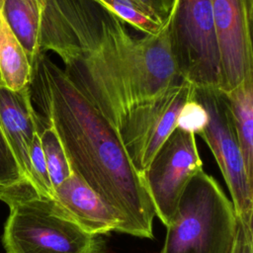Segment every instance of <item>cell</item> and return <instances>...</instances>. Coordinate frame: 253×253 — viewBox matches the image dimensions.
I'll return each instance as SVG.
<instances>
[{"label":"cell","instance_id":"9a60e30c","mask_svg":"<svg viewBox=\"0 0 253 253\" xmlns=\"http://www.w3.org/2000/svg\"><path fill=\"white\" fill-rule=\"evenodd\" d=\"M120 17L125 23L144 35L157 34L164 23L139 0H96Z\"/></svg>","mask_w":253,"mask_h":253},{"label":"cell","instance_id":"5b68a950","mask_svg":"<svg viewBox=\"0 0 253 253\" xmlns=\"http://www.w3.org/2000/svg\"><path fill=\"white\" fill-rule=\"evenodd\" d=\"M165 24L179 77L197 89H218L220 54L211 0H172Z\"/></svg>","mask_w":253,"mask_h":253},{"label":"cell","instance_id":"3957f363","mask_svg":"<svg viewBox=\"0 0 253 253\" xmlns=\"http://www.w3.org/2000/svg\"><path fill=\"white\" fill-rule=\"evenodd\" d=\"M9 208L3 245L7 253H104L102 235L91 234L26 179L0 186Z\"/></svg>","mask_w":253,"mask_h":253},{"label":"cell","instance_id":"277c9868","mask_svg":"<svg viewBox=\"0 0 253 253\" xmlns=\"http://www.w3.org/2000/svg\"><path fill=\"white\" fill-rule=\"evenodd\" d=\"M237 225L231 201L201 170L180 197L160 253H230Z\"/></svg>","mask_w":253,"mask_h":253},{"label":"cell","instance_id":"8fae6325","mask_svg":"<svg viewBox=\"0 0 253 253\" xmlns=\"http://www.w3.org/2000/svg\"><path fill=\"white\" fill-rule=\"evenodd\" d=\"M53 200L85 231L98 235L118 232L117 214L73 172L54 189Z\"/></svg>","mask_w":253,"mask_h":253},{"label":"cell","instance_id":"52a82bcc","mask_svg":"<svg viewBox=\"0 0 253 253\" xmlns=\"http://www.w3.org/2000/svg\"><path fill=\"white\" fill-rule=\"evenodd\" d=\"M194 92L193 85L181 80L137 105L124 117L118 133L130 162L140 175L177 127L179 112Z\"/></svg>","mask_w":253,"mask_h":253},{"label":"cell","instance_id":"44dd1931","mask_svg":"<svg viewBox=\"0 0 253 253\" xmlns=\"http://www.w3.org/2000/svg\"><path fill=\"white\" fill-rule=\"evenodd\" d=\"M148 8H150L155 15L163 22L166 21V18L169 14L172 0H139Z\"/></svg>","mask_w":253,"mask_h":253},{"label":"cell","instance_id":"8992f818","mask_svg":"<svg viewBox=\"0 0 253 253\" xmlns=\"http://www.w3.org/2000/svg\"><path fill=\"white\" fill-rule=\"evenodd\" d=\"M194 97L208 112V125L200 136L208 144L223 176L237 220L253 228V186L246 176L227 98L218 89L197 88Z\"/></svg>","mask_w":253,"mask_h":253},{"label":"cell","instance_id":"ffe728a7","mask_svg":"<svg viewBox=\"0 0 253 253\" xmlns=\"http://www.w3.org/2000/svg\"><path fill=\"white\" fill-rule=\"evenodd\" d=\"M230 253H253V228L238 221Z\"/></svg>","mask_w":253,"mask_h":253},{"label":"cell","instance_id":"7c38bea8","mask_svg":"<svg viewBox=\"0 0 253 253\" xmlns=\"http://www.w3.org/2000/svg\"><path fill=\"white\" fill-rule=\"evenodd\" d=\"M248 182L253 186V77L225 94Z\"/></svg>","mask_w":253,"mask_h":253},{"label":"cell","instance_id":"7402d4cb","mask_svg":"<svg viewBox=\"0 0 253 253\" xmlns=\"http://www.w3.org/2000/svg\"><path fill=\"white\" fill-rule=\"evenodd\" d=\"M3 83H2V80H1V75H0V85H2Z\"/></svg>","mask_w":253,"mask_h":253},{"label":"cell","instance_id":"4fadbf2b","mask_svg":"<svg viewBox=\"0 0 253 253\" xmlns=\"http://www.w3.org/2000/svg\"><path fill=\"white\" fill-rule=\"evenodd\" d=\"M42 0H0V11L31 64L41 52L39 31Z\"/></svg>","mask_w":253,"mask_h":253},{"label":"cell","instance_id":"30bf717a","mask_svg":"<svg viewBox=\"0 0 253 253\" xmlns=\"http://www.w3.org/2000/svg\"><path fill=\"white\" fill-rule=\"evenodd\" d=\"M41 125L42 121L31 101L29 86L16 91L0 85V127L22 175L31 184L30 148Z\"/></svg>","mask_w":253,"mask_h":253},{"label":"cell","instance_id":"ac0fdd59","mask_svg":"<svg viewBox=\"0 0 253 253\" xmlns=\"http://www.w3.org/2000/svg\"><path fill=\"white\" fill-rule=\"evenodd\" d=\"M209 116L204 105L194 95L182 106L178 118L177 128L200 135L208 125Z\"/></svg>","mask_w":253,"mask_h":253},{"label":"cell","instance_id":"e0dca14e","mask_svg":"<svg viewBox=\"0 0 253 253\" xmlns=\"http://www.w3.org/2000/svg\"><path fill=\"white\" fill-rule=\"evenodd\" d=\"M39 131L35 134L30 148L32 185L41 196L53 199L54 192L49 180L47 166Z\"/></svg>","mask_w":253,"mask_h":253},{"label":"cell","instance_id":"d6986e66","mask_svg":"<svg viewBox=\"0 0 253 253\" xmlns=\"http://www.w3.org/2000/svg\"><path fill=\"white\" fill-rule=\"evenodd\" d=\"M24 179L16 158L0 127V186L12 185Z\"/></svg>","mask_w":253,"mask_h":253},{"label":"cell","instance_id":"2e32d148","mask_svg":"<svg viewBox=\"0 0 253 253\" xmlns=\"http://www.w3.org/2000/svg\"><path fill=\"white\" fill-rule=\"evenodd\" d=\"M39 132L49 180L54 192V189L72 174V170L63 146L53 127L42 122Z\"/></svg>","mask_w":253,"mask_h":253},{"label":"cell","instance_id":"5bb4252c","mask_svg":"<svg viewBox=\"0 0 253 253\" xmlns=\"http://www.w3.org/2000/svg\"><path fill=\"white\" fill-rule=\"evenodd\" d=\"M0 75L4 86L21 90L29 86L32 64L0 11Z\"/></svg>","mask_w":253,"mask_h":253},{"label":"cell","instance_id":"ba28073f","mask_svg":"<svg viewBox=\"0 0 253 253\" xmlns=\"http://www.w3.org/2000/svg\"><path fill=\"white\" fill-rule=\"evenodd\" d=\"M201 170L196 135L176 127L141 175L155 215L165 226L171 222L189 181Z\"/></svg>","mask_w":253,"mask_h":253},{"label":"cell","instance_id":"6da1fadb","mask_svg":"<svg viewBox=\"0 0 253 253\" xmlns=\"http://www.w3.org/2000/svg\"><path fill=\"white\" fill-rule=\"evenodd\" d=\"M126 25L96 0H42L40 51L61 59L67 78L117 131L128 111L182 80L165 23L141 38Z\"/></svg>","mask_w":253,"mask_h":253},{"label":"cell","instance_id":"7a4b0ae2","mask_svg":"<svg viewBox=\"0 0 253 253\" xmlns=\"http://www.w3.org/2000/svg\"><path fill=\"white\" fill-rule=\"evenodd\" d=\"M29 90L42 122L58 135L72 172L119 217L118 232L153 238L151 198L117 129L44 52L32 62Z\"/></svg>","mask_w":253,"mask_h":253},{"label":"cell","instance_id":"9c48e42d","mask_svg":"<svg viewBox=\"0 0 253 253\" xmlns=\"http://www.w3.org/2000/svg\"><path fill=\"white\" fill-rule=\"evenodd\" d=\"M220 54L219 90L253 77V0H211Z\"/></svg>","mask_w":253,"mask_h":253}]
</instances>
